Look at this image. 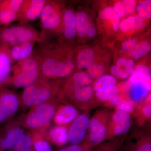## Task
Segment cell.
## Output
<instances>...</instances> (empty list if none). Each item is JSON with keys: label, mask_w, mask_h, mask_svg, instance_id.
<instances>
[{"label": "cell", "mask_w": 151, "mask_h": 151, "mask_svg": "<svg viewBox=\"0 0 151 151\" xmlns=\"http://www.w3.org/2000/svg\"><path fill=\"white\" fill-rule=\"evenodd\" d=\"M122 1L126 14H131L136 10L137 3L134 0H124Z\"/></svg>", "instance_id": "ab89813d"}, {"label": "cell", "mask_w": 151, "mask_h": 151, "mask_svg": "<svg viewBox=\"0 0 151 151\" xmlns=\"http://www.w3.org/2000/svg\"><path fill=\"white\" fill-rule=\"evenodd\" d=\"M143 116L146 119H150L151 117V105L150 102L147 103L142 109Z\"/></svg>", "instance_id": "ee69618b"}, {"label": "cell", "mask_w": 151, "mask_h": 151, "mask_svg": "<svg viewBox=\"0 0 151 151\" xmlns=\"http://www.w3.org/2000/svg\"><path fill=\"white\" fill-rule=\"evenodd\" d=\"M100 17L103 19L111 21L114 30L116 31L119 29L121 18L116 13L113 7H107L103 9L100 12Z\"/></svg>", "instance_id": "d4e9b609"}, {"label": "cell", "mask_w": 151, "mask_h": 151, "mask_svg": "<svg viewBox=\"0 0 151 151\" xmlns=\"http://www.w3.org/2000/svg\"><path fill=\"white\" fill-rule=\"evenodd\" d=\"M119 87L115 85L96 92V97L100 101L106 102L119 94Z\"/></svg>", "instance_id": "83f0119b"}, {"label": "cell", "mask_w": 151, "mask_h": 151, "mask_svg": "<svg viewBox=\"0 0 151 151\" xmlns=\"http://www.w3.org/2000/svg\"><path fill=\"white\" fill-rule=\"evenodd\" d=\"M151 44L148 41H144L137 44L129 51V56L134 59H139L145 56L150 52Z\"/></svg>", "instance_id": "cb8c5ba5"}, {"label": "cell", "mask_w": 151, "mask_h": 151, "mask_svg": "<svg viewBox=\"0 0 151 151\" xmlns=\"http://www.w3.org/2000/svg\"><path fill=\"white\" fill-rule=\"evenodd\" d=\"M113 9L120 18H123L126 15V12L122 1H119L115 3Z\"/></svg>", "instance_id": "b9f144b4"}, {"label": "cell", "mask_w": 151, "mask_h": 151, "mask_svg": "<svg viewBox=\"0 0 151 151\" xmlns=\"http://www.w3.org/2000/svg\"><path fill=\"white\" fill-rule=\"evenodd\" d=\"M116 108L118 111L129 113V112H132L134 109V104L129 100H124L116 106Z\"/></svg>", "instance_id": "f35d334b"}, {"label": "cell", "mask_w": 151, "mask_h": 151, "mask_svg": "<svg viewBox=\"0 0 151 151\" xmlns=\"http://www.w3.org/2000/svg\"><path fill=\"white\" fill-rule=\"evenodd\" d=\"M21 50L20 44L11 47L10 54L13 63L19 61L21 58Z\"/></svg>", "instance_id": "60d3db41"}, {"label": "cell", "mask_w": 151, "mask_h": 151, "mask_svg": "<svg viewBox=\"0 0 151 151\" xmlns=\"http://www.w3.org/2000/svg\"><path fill=\"white\" fill-rule=\"evenodd\" d=\"M41 75L40 62L35 52L26 59L12 66L9 84L17 88H26L33 83Z\"/></svg>", "instance_id": "3957f363"}, {"label": "cell", "mask_w": 151, "mask_h": 151, "mask_svg": "<svg viewBox=\"0 0 151 151\" xmlns=\"http://www.w3.org/2000/svg\"><path fill=\"white\" fill-rule=\"evenodd\" d=\"M110 113L106 110L96 112L90 119L89 144L99 145L106 139L110 126Z\"/></svg>", "instance_id": "8992f818"}, {"label": "cell", "mask_w": 151, "mask_h": 151, "mask_svg": "<svg viewBox=\"0 0 151 151\" xmlns=\"http://www.w3.org/2000/svg\"><path fill=\"white\" fill-rule=\"evenodd\" d=\"M95 62V54L92 49H83L79 52L77 57L76 66L78 69L87 68Z\"/></svg>", "instance_id": "d6986e66"}, {"label": "cell", "mask_w": 151, "mask_h": 151, "mask_svg": "<svg viewBox=\"0 0 151 151\" xmlns=\"http://www.w3.org/2000/svg\"><path fill=\"white\" fill-rule=\"evenodd\" d=\"M89 143H86L82 145H72L67 147L63 148L57 151H89L92 147Z\"/></svg>", "instance_id": "74e56055"}, {"label": "cell", "mask_w": 151, "mask_h": 151, "mask_svg": "<svg viewBox=\"0 0 151 151\" xmlns=\"http://www.w3.org/2000/svg\"><path fill=\"white\" fill-rule=\"evenodd\" d=\"M19 103V98L13 91L6 88L0 90V128L16 112Z\"/></svg>", "instance_id": "ba28073f"}, {"label": "cell", "mask_w": 151, "mask_h": 151, "mask_svg": "<svg viewBox=\"0 0 151 151\" xmlns=\"http://www.w3.org/2000/svg\"><path fill=\"white\" fill-rule=\"evenodd\" d=\"M144 24V20L139 16H131L125 19L120 23L119 27L122 32L133 29L139 28Z\"/></svg>", "instance_id": "4316f807"}, {"label": "cell", "mask_w": 151, "mask_h": 151, "mask_svg": "<svg viewBox=\"0 0 151 151\" xmlns=\"http://www.w3.org/2000/svg\"><path fill=\"white\" fill-rule=\"evenodd\" d=\"M87 69L89 75L92 78L95 79H98L103 76L105 72L103 65L95 62L92 63Z\"/></svg>", "instance_id": "d6a6232c"}, {"label": "cell", "mask_w": 151, "mask_h": 151, "mask_svg": "<svg viewBox=\"0 0 151 151\" xmlns=\"http://www.w3.org/2000/svg\"><path fill=\"white\" fill-rule=\"evenodd\" d=\"M75 22L76 33L80 37H84L91 25L86 13L80 11L75 14Z\"/></svg>", "instance_id": "7402d4cb"}, {"label": "cell", "mask_w": 151, "mask_h": 151, "mask_svg": "<svg viewBox=\"0 0 151 151\" xmlns=\"http://www.w3.org/2000/svg\"><path fill=\"white\" fill-rule=\"evenodd\" d=\"M132 151H151V142L150 137L140 139L135 145L132 146Z\"/></svg>", "instance_id": "e575fe53"}, {"label": "cell", "mask_w": 151, "mask_h": 151, "mask_svg": "<svg viewBox=\"0 0 151 151\" xmlns=\"http://www.w3.org/2000/svg\"><path fill=\"white\" fill-rule=\"evenodd\" d=\"M132 117L128 112L117 110L112 117V124L125 121H131Z\"/></svg>", "instance_id": "8d00e7d4"}, {"label": "cell", "mask_w": 151, "mask_h": 151, "mask_svg": "<svg viewBox=\"0 0 151 151\" xmlns=\"http://www.w3.org/2000/svg\"><path fill=\"white\" fill-rule=\"evenodd\" d=\"M67 128L63 126H56L52 128L49 132V137L52 142L58 146L63 145L68 141Z\"/></svg>", "instance_id": "ffe728a7"}, {"label": "cell", "mask_w": 151, "mask_h": 151, "mask_svg": "<svg viewBox=\"0 0 151 151\" xmlns=\"http://www.w3.org/2000/svg\"><path fill=\"white\" fill-rule=\"evenodd\" d=\"M92 81V78L89 73L83 71H77L73 73L68 81L65 89L90 86Z\"/></svg>", "instance_id": "ac0fdd59"}, {"label": "cell", "mask_w": 151, "mask_h": 151, "mask_svg": "<svg viewBox=\"0 0 151 151\" xmlns=\"http://www.w3.org/2000/svg\"><path fill=\"white\" fill-rule=\"evenodd\" d=\"M23 134L24 131L21 127L6 123L0 128V151L13 149Z\"/></svg>", "instance_id": "30bf717a"}, {"label": "cell", "mask_w": 151, "mask_h": 151, "mask_svg": "<svg viewBox=\"0 0 151 151\" xmlns=\"http://www.w3.org/2000/svg\"><path fill=\"white\" fill-rule=\"evenodd\" d=\"M90 126V119L88 115L82 114L78 115L73 121L68 133V141L72 145H78L82 142L86 134V132Z\"/></svg>", "instance_id": "8fae6325"}, {"label": "cell", "mask_w": 151, "mask_h": 151, "mask_svg": "<svg viewBox=\"0 0 151 151\" xmlns=\"http://www.w3.org/2000/svg\"><path fill=\"white\" fill-rule=\"evenodd\" d=\"M53 100L33 107L26 118L25 123L28 127H42L54 118L56 106Z\"/></svg>", "instance_id": "52a82bcc"}, {"label": "cell", "mask_w": 151, "mask_h": 151, "mask_svg": "<svg viewBox=\"0 0 151 151\" xmlns=\"http://www.w3.org/2000/svg\"><path fill=\"white\" fill-rule=\"evenodd\" d=\"M35 42L29 41L21 44V58L19 61L26 59L32 55Z\"/></svg>", "instance_id": "836d02e7"}, {"label": "cell", "mask_w": 151, "mask_h": 151, "mask_svg": "<svg viewBox=\"0 0 151 151\" xmlns=\"http://www.w3.org/2000/svg\"><path fill=\"white\" fill-rule=\"evenodd\" d=\"M78 116V111L75 107L67 105H62L56 110L53 118L57 124L63 126L73 122Z\"/></svg>", "instance_id": "5bb4252c"}, {"label": "cell", "mask_w": 151, "mask_h": 151, "mask_svg": "<svg viewBox=\"0 0 151 151\" xmlns=\"http://www.w3.org/2000/svg\"><path fill=\"white\" fill-rule=\"evenodd\" d=\"M34 50L39 58L41 75L49 79L63 78L70 76L75 68V63L70 58L61 57V49L55 47L49 40L39 42Z\"/></svg>", "instance_id": "6da1fadb"}, {"label": "cell", "mask_w": 151, "mask_h": 151, "mask_svg": "<svg viewBox=\"0 0 151 151\" xmlns=\"http://www.w3.org/2000/svg\"><path fill=\"white\" fill-rule=\"evenodd\" d=\"M137 44V40L135 38H131L124 42L122 44V49L125 51H129Z\"/></svg>", "instance_id": "7bdbcfd3"}, {"label": "cell", "mask_w": 151, "mask_h": 151, "mask_svg": "<svg viewBox=\"0 0 151 151\" xmlns=\"http://www.w3.org/2000/svg\"><path fill=\"white\" fill-rule=\"evenodd\" d=\"M14 151H34L33 140L29 135L23 134L14 147Z\"/></svg>", "instance_id": "f1b7e54d"}, {"label": "cell", "mask_w": 151, "mask_h": 151, "mask_svg": "<svg viewBox=\"0 0 151 151\" xmlns=\"http://www.w3.org/2000/svg\"><path fill=\"white\" fill-rule=\"evenodd\" d=\"M132 85L129 91V100L134 104L141 103L146 99L150 91L142 84Z\"/></svg>", "instance_id": "44dd1931"}, {"label": "cell", "mask_w": 151, "mask_h": 151, "mask_svg": "<svg viewBox=\"0 0 151 151\" xmlns=\"http://www.w3.org/2000/svg\"><path fill=\"white\" fill-rule=\"evenodd\" d=\"M58 90L54 81L40 76L32 84L24 88L22 103L27 107H35L53 100Z\"/></svg>", "instance_id": "7a4b0ae2"}, {"label": "cell", "mask_w": 151, "mask_h": 151, "mask_svg": "<svg viewBox=\"0 0 151 151\" xmlns=\"http://www.w3.org/2000/svg\"><path fill=\"white\" fill-rule=\"evenodd\" d=\"M29 41L39 43L40 35V33L28 24L0 27V45L11 47Z\"/></svg>", "instance_id": "277c9868"}, {"label": "cell", "mask_w": 151, "mask_h": 151, "mask_svg": "<svg viewBox=\"0 0 151 151\" xmlns=\"http://www.w3.org/2000/svg\"><path fill=\"white\" fill-rule=\"evenodd\" d=\"M33 145L35 151H53L51 145L47 141L44 140L33 141Z\"/></svg>", "instance_id": "d590c367"}, {"label": "cell", "mask_w": 151, "mask_h": 151, "mask_svg": "<svg viewBox=\"0 0 151 151\" xmlns=\"http://www.w3.org/2000/svg\"><path fill=\"white\" fill-rule=\"evenodd\" d=\"M123 141L115 139L100 145L94 151H118L123 146Z\"/></svg>", "instance_id": "4dcf8cb0"}, {"label": "cell", "mask_w": 151, "mask_h": 151, "mask_svg": "<svg viewBox=\"0 0 151 151\" xmlns=\"http://www.w3.org/2000/svg\"><path fill=\"white\" fill-rule=\"evenodd\" d=\"M150 69L145 65H138L130 75L129 81L132 84H141L149 91L151 90Z\"/></svg>", "instance_id": "9a60e30c"}, {"label": "cell", "mask_w": 151, "mask_h": 151, "mask_svg": "<svg viewBox=\"0 0 151 151\" xmlns=\"http://www.w3.org/2000/svg\"><path fill=\"white\" fill-rule=\"evenodd\" d=\"M118 151H132V146H122Z\"/></svg>", "instance_id": "c3c4849f"}, {"label": "cell", "mask_w": 151, "mask_h": 151, "mask_svg": "<svg viewBox=\"0 0 151 151\" xmlns=\"http://www.w3.org/2000/svg\"><path fill=\"white\" fill-rule=\"evenodd\" d=\"M65 90L72 100L77 103H81L88 102L92 98L94 89L92 86H88L65 89Z\"/></svg>", "instance_id": "e0dca14e"}, {"label": "cell", "mask_w": 151, "mask_h": 151, "mask_svg": "<svg viewBox=\"0 0 151 151\" xmlns=\"http://www.w3.org/2000/svg\"><path fill=\"white\" fill-rule=\"evenodd\" d=\"M46 0H23L17 16L19 24H27L40 17Z\"/></svg>", "instance_id": "9c48e42d"}, {"label": "cell", "mask_w": 151, "mask_h": 151, "mask_svg": "<svg viewBox=\"0 0 151 151\" xmlns=\"http://www.w3.org/2000/svg\"><path fill=\"white\" fill-rule=\"evenodd\" d=\"M137 12L140 17L150 19L151 18V1L145 0L137 5Z\"/></svg>", "instance_id": "f546056e"}, {"label": "cell", "mask_w": 151, "mask_h": 151, "mask_svg": "<svg viewBox=\"0 0 151 151\" xmlns=\"http://www.w3.org/2000/svg\"><path fill=\"white\" fill-rule=\"evenodd\" d=\"M123 100H123L122 96L118 94L115 97H113L111 100L108 101V102H109V103H108V105L110 106L116 107Z\"/></svg>", "instance_id": "f6af8a7d"}, {"label": "cell", "mask_w": 151, "mask_h": 151, "mask_svg": "<svg viewBox=\"0 0 151 151\" xmlns=\"http://www.w3.org/2000/svg\"><path fill=\"white\" fill-rule=\"evenodd\" d=\"M10 49L7 45H0V90L9 85L12 75L13 62Z\"/></svg>", "instance_id": "7c38bea8"}, {"label": "cell", "mask_w": 151, "mask_h": 151, "mask_svg": "<svg viewBox=\"0 0 151 151\" xmlns=\"http://www.w3.org/2000/svg\"><path fill=\"white\" fill-rule=\"evenodd\" d=\"M60 9L59 4L57 2L46 0L40 17L42 28L40 42L50 38L51 34L59 29L63 14Z\"/></svg>", "instance_id": "5b68a950"}, {"label": "cell", "mask_w": 151, "mask_h": 151, "mask_svg": "<svg viewBox=\"0 0 151 151\" xmlns=\"http://www.w3.org/2000/svg\"><path fill=\"white\" fill-rule=\"evenodd\" d=\"M117 80L111 75H103L97 79L93 85V89L96 92L116 85Z\"/></svg>", "instance_id": "484cf974"}, {"label": "cell", "mask_w": 151, "mask_h": 151, "mask_svg": "<svg viewBox=\"0 0 151 151\" xmlns=\"http://www.w3.org/2000/svg\"><path fill=\"white\" fill-rule=\"evenodd\" d=\"M128 60L126 58H119L116 61V65L119 67H124L127 66Z\"/></svg>", "instance_id": "bcb514c9"}, {"label": "cell", "mask_w": 151, "mask_h": 151, "mask_svg": "<svg viewBox=\"0 0 151 151\" xmlns=\"http://www.w3.org/2000/svg\"><path fill=\"white\" fill-rule=\"evenodd\" d=\"M134 60H128L127 66L124 67H119L116 65H113L111 68L112 76L120 79H125L131 75L134 70Z\"/></svg>", "instance_id": "603a6c76"}, {"label": "cell", "mask_w": 151, "mask_h": 151, "mask_svg": "<svg viewBox=\"0 0 151 151\" xmlns=\"http://www.w3.org/2000/svg\"><path fill=\"white\" fill-rule=\"evenodd\" d=\"M96 31L95 28L92 24L90 26L87 32H86V35H87L88 36L90 37H93L96 35Z\"/></svg>", "instance_id": "7dc6e473"}, {"label": "cell", "mask_w": 151, "mask_h": 151, "mask_svg": "<svg viewBox=\"0 0 151 151\" xmlns=\"http://www.w3.org/2000/svg\"><path fill=\"white\" fill-rule=\"evenodd\" d=\"M131 121H123L112 124L113 134L115 136H121L126 134L132 127Z\"/></svg>", "instance_id": "1f68e13d"}, {"label": "cell", "mask_w": 151, "mask_h": 151, "mask_svg": "<svg viewBox=\"0 0 151 151\" xmlns=\"http://www.w3.org/2000/svg\"><path fill=\"white\" fill-rule=\"evenodd\" d=\"M63 32L65 39H72L76 33V27L75 14L71 9L64 11L62 19Z\"/></svg>", "instance_id": "2e32d148"}, {"label": "cell", "mask_w": 151, "mask_h": 151, "mask_svg": "<svg viewBox=\"0 0 151 151\" xmlns=\"http://www.w3.org/2000/svg\"><path fill=\"white\" fill-rule=\"evenodd\" d=\"M23 0H0V27L16 21L17 16Z\"/></svg>", "instance_id": "4fadbf2b"}]
</instances>
